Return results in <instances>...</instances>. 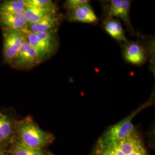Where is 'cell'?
I'll list each match as a JSON object with an SVG mask.
<instances>
[{
  "label": "cell",
  "mask_w": 155,
  "mask_h": 155,
  "mask_svg": "<svg viewBox=\"0 0 155 155\" xmlns=\"http://www.w3.org/2000/svg\"><path fill=\"white\" fill-rule=\"evenodd\" d=\"M122 0L110 1L107 6V18L117 17L118 13L122 5Z\"/></svg>",
  "instance_id": "ac0fdd59"
},
{
  "label": "cell",
  "mask_w": 155,
  "mask_h": 155,
  "mask_svg": "<svg viewBox=\"0 0 155 155\" xmlns=\"http://www.w3.org/2000/svg\"><path fill=\"white\" fill-rule=\"evenodd\" d=\"M103 27L106 32L113 39L124 43L128 41L122 25L118 20L113 18H106L104 21Z\"/></svg>",
  "instance_id": "7c38bea8"
},
{
  "label": "cell",
  "mask_w": 155,
  "mask_h": 155,
  "mask_svg": "<svg viewBox=\"0 0 155 155\" xmlns=\"http://www.w3.org/2000/svg\"><path fill=\"white\" fill-rule=\"evenodd\" d=\"M41 61L36 50L25 40L9 65L13 68L21 70H31Z\"/></svg>",
  "instance_id": "8992f818"
},
{
  "label": "cell",
  "mask_w": 155,
  "mask_h": 155,
  "mask_svg": "<svg viewBox=\"0 0 155 155\" xmlns=\"http://www.w3.org/2000/svg\"><path fill=\"white\" fill-rule=\"evenodd\" d=\"M91 155H150L137 132L127 139L107 144L97 143Z\"/></svg>",
  "instance_id": "7a4b0ae2"
},
{
  "label": "cell",
  "mask_w": 155,
  "mask_h": 155,
  "mask_svg": "<svg viewBox=\"0 0 155 155\" xmlns=\"http://www.w3.org/2000/svg\"><path fill=\"white\" fill-rule=\"evenodd\" d=\"M0 26L2 29H26L27 24L22 14H12L0 12Z\"/></svg>",
  "instance_id": "30bf717a"
},
{
  "label": "cell",
  "mask_w": 155,
  "mask_h": 155,
  "mask_svg": "<svg viewBox=\"0 0 155 155\" xmlns=\"http://www.w3.org/2000/svg\"><path fill=\"white\" fill-rule=\"evenodd\" d=\"M153 101V95L145 102L140 106L136 110L132 112L129 116L123 119L116 124L109 127L106 131L98 139L97 143L100 144H107L114 141L127 139L133 134L136 131L135 127L132 123V120L140 111L143 110L152 105Z\"/></svg>",
  "instance_id": "3957f363"
},
{
  "label": "cell",
  "mask_w": 155,
  "mask_h": 155,
  "mask_svg": "<svg viewBox=\"0 0 155 155\" xmlns=\"http://www.w3.org/2000/svg\"><path fill=\"white\" fill-rule=\"evenodd\" d=\"M45 155H54L53 154H52V153H48V154H45Z\"/></svg>",
  "instance_id": "44dd1931"
},
{
  "label": "cell",
  "mask_w": 155,
  "mask_h": 155,
  "mask_svg": "<svg viewBox=\"0 0 155 155\" xmlns=\"http://www.w3.org/2000/svg\"><path fill=\"white\" fill-rule=\"evenodd\" d=\"M67 10V16L70 21L89 24H94L98 21V18L89 2Z\"/></svg>",
  "instance_id": "ba28073f"
},
{
  "label": "cell",
  "mask_w": 155,
  "mask_h": 155,
  "mask_svg": "<svg viewBox=\"0 0 155 155\" xmlns=\"http://www.w3.org/2000/svg\"><path fill=\"white\" fill-rule=\"evenodd\" d=\"M11 155H45L43 150L35 149L28 147L20 142L16 137L11 142Z\"/></svg>",
  "instance_id": "4fadbf2b"
},
{
  "label": "cell",
  "mask_w": 155,
  "mask_h": 155,
  "mask_svg": "<svg viewBox=\"0 0 155 155\" xmlns=\"http://www.w3.org/2000/svg\"></svg>",
  "instance_id": "7402d4cb"
},
{
  "label": "cell",
  "mask_w": 155,
  "mask_h": 155,
  "mask_svg": "<svg viewBox=\"0 0 155 155\" xmlns=\"http://www.w3.org/2000/svg\"><path fill=\"white\" fill-rule=\"evenodd\" d=\"M89 2L88 0H67L64 2V6L67 9H68Z\"/></svg>",
  "instance_id": "d6986e66"
},
{
  "label": "cell",
  "mask_w": 155,
  "mask_h": 155,
  "mask_svg": "<svg viewBox=\"0 0 155 155\" xmlns=\"http://www.w3.org/2000/svg\"><path fill=\"white\" fill-rule=\"evenodd\" d=\"M27 5L41 10L57 11L58 7L51 0H24Z\"/></svg>",
  "instance_id": "2e32d148"
},
{
  "label": "cell",
  "mask_w": 155,
  "mask_h": 155,
  "mask_svg": "<svg viewBox=\"0 0 155 155\" xmlns=\"http://www.w3.org/2000/svg\"><path fill=\"white\" fill-rule=\"evenodd\" d=\"M62 20L61 14L57 11L54 12L44 17L38 22L28 25L25 30L33 33L57 31L61 24Z\"/></svg>",
  "instance_id": "52a82bcc"
},
{
  "label": "cell",
  "mask_w": 155,
  "mask_h": 155,
  "mask_svg": "<svg viewBox=\"0 0 155 155\" xmlns=\"http://www.w3.org/2000/svg\"><path fill=\"white\" fill-rule=\"evenodd\" d=\"M27 6L24 0L5 1L0 4V12L12 14H22Z\"/></svg>",
  "instance_id": "5bb4252c"
},
{
  "label": "cell",
  "mask_w": 155,
  "mask_h": 155,
  "mask_svg": "<svg viewBox=\"0 0 155 155\" xmlns=\"http://www.w3.org/2000/svg\"><path fill=\"white\" fill-rule=\"evenodd\" d=\"M14 131L20 142L35 149L43 150L55 140L52 133L41 129L30 116L14 120Z\"/></svg>",
  "instance_id": "6da1fadb"
},
{
  "label": "cell",
  "mask_w": 155,
  "mask_h": 155,
  "mask_svg": "<svg viewBox=\"0 0 155 155\" xmlns=\"http://www.w3.org/2000/svg\"><path fill=\"white\" fill-rule=\"evenodd\" d=\"M25 39L37 52L41 62L49 59L57 51L59 46L57 31L33 33L23 30Z\"/></svg>",
  "instance_id": "277c9868"
},
{
  "label": "cell",
  "mask_w": 155,
  "mask_h": 155,
  "mask_svg": "<svg viewBox=\"0 0 155 155\" xmlns=\"http://www.w3.org/2000/svg\"><path fill=\"white\" fill-rule=\"evenodd\" d=\"M123 53L126 61L132 64L141 65L146 61L145 50L137 42L125 43Z\"/></svg>",
  "instance_id": "9c48e42d"
},
{
  "label": "cell",
  "mask_w": 155,
  "mask_h": 155,
  "mask_svg": "<svg viewBox=\"0 0 155 155\" xmlns=\"http://www.w3.org/2000/svg\"><path fill=\"white\" fill-rule=\"evenodd\" d=\"M0 155H6L5 147L1 144H0Z\"/></svg>",
  "instance_id": "ffe728a7"
},
{
  "label": "cell",
  "mask_w": 155,
  "mask_h": 155,
  "mask_svg": "<svg viewBox=\"0 0 155 155\" xmlns=\"http://www.w3.org/2000/svg\"><path fill=\"white\" fill-rule=\"evenodd\" d=\"M130 1L122 0V5L118 13L117 17L121 18L128 28L133 31L132 26L130 21Z\"/></svg>",
  "instance_id": "e0dca14e"
},
{
  "label": "cell",
  "mask_w": 155,
  "mask_h": 155,
  "mask_svg": "<svg viewBox=\"0 0 155 155\" xmlns=\"http://www.w3.org/2000/svg\"><path fill=\"white\" fill-rule=\"evenodd\" d=\"M2 36L3 59L9 64L25 40V36L23 31L15 29H2Z\"/></svg>",
  "instance_id": "5b68a950"
},
{
  "label": "cell",
  "mask_w": 155,
  "mask_h": 155,
  "mask_svg": "<svg viewBox=\"0 0 155 155\" xmlns=\"http://www.w3.org/2000/svg\"><path fill=\"white\" fill-rule=\"evenodd\" d=\"M54 12L55 11L41 10L27 6L22 13V16L24 17L28 26L38 22L44 17Z\"/></svg>",
  "instance_id": "9a60e30c"
},
{
  "label": "cell",
  "mask_w": 155,
  "mask_h": 155,
  "mask_svg": "<svg viewBox=\"0 0 155 155\" xmlns=\"http://www.w3.org/2000/svg\"><path fill=\"white\" fill-rule=\"evenodd\" d=\"M15 135L14 121L0 112V144L5 146L11 143Z\"/></svg>",
  "instance_id": "8fae6325"
}]
</instances>
